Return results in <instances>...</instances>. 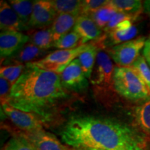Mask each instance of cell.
I'll return each mask as SVG.
<instances>
[{"mask_svg":"<svg viewBox=\"0 0 150 150\" xmlns=\"http://www.w3.org/2000/svg\"><path fill=\"white\" fill-rule=\"evenodd\" d=\"M69 147L98 150H147V138L136 127L112 118L74 115L60 133Z\"/></svg>","mask_w":150,"mask_h":150,"instance_id":"6da1fadb","label":"cell"},{"mask_svg":"<svg viewBox=\"0 0 150 150\" xmlns=\"http://www.w3.org/2000/svg\"><path fill=\"white\" fill-rule=\"evenodd\" d=\"M60 74L26 64L21 76L11 88L7 100L12 107L31 112L46 123L70 97Z\"/></svg>","mask_w":150,"mask_h":150,"instance_id":"7a4b0ae2","label":"cell"},{"mask_svg":"<svg viewBox=\"0 0 150 150\" xmlns=\"http://www.w3.org/2000/svg\"><path fill=\"white\" fill-rule=\"evenodd\" d=\"M112 88L120 95L132 102H140L150 96L147 86L131 67H115Z\"/></svg>","mask_w":150,"mask_h":150,"instance_id":"3957f363","label":"cell"},{"mask_svg":"<svg viewBox=\"0 0 150 150\" xmlns=\"http://www.w3.org/2000/svg\"><path fill=\"white\" fill-rule=\"evenodd\" d=\"M93 45L94 43H87L72 50H58L50 52L42 59L27 64L61 74L74 59Z\"/></svg>","mask_w":150,"mask_h":150,"instance_id":"277c9868","label":"cell"},{"mask_svg":"<svg viewBox=\"0 0 150 150\" xmlns=\"http://www.w3.org/2000/svg\"><path fill=\"white\" fill-rule=\"evenodd\" d=\"M147 40L146 37H138L127 42L106 48L111 59L120 67H131L140 56Z\"/></svg>","mask_w":150,"mask_h":150,"instance_id":"5b68a950","label":"cell"},{"mask_svg":"<svg viewBox=\"0 0 150 150\" xmlns=\"http://www.w3.org/2000/svg\"><path fill=\"white\" fill-rule=\"evenodd\" d=\"M115 67L107 52L99 50L94 67L91 83L99 89H109L112 87V76Z\"/></svg>","mask_w":150,"mask_h":150,"instance_id":"8992f818","label":"cell"},{"mask_svg":"<svg viewBox=\"0 0 150 150\" xmlns=\"http://www.w3.org/2000/svg\"><path fill=\"white\" fill-rule=\"evenodd\" d=\"M1 108L11 122L23 132H31L43 129L45 123L34 114L17 109L7 103L1 104Z\"/></svg>","mask_w":150,"mask_h":150,"instance_id":"52a82bcc","label":"cell"},{"mask_svg":"<svg viewBox=\"0 0 150 150\" xmlns=\"http://www.w3.org/2000/svg\"><path fill=\"white\" fill-rule=\"evenodd\" d=\"M58 16L49 0L33 1V12L28 27L30 29H41L52 25Z\"/></svg>","mask_w":150,"mask_h":150,"instance_id":"ba28073f","label":"cell"},{"mask_svg":"<svg viewBox=\"0 0 150 150\" xmlns=\"http://www.w3.org/2000/svg\"><path fill=\"white\" fill-rule=\"evenodd\" d=\"M60 76L63 86L68 91L83 92L88 87V81L84 75L78 59H74Z\"/></svg>","mask_w":150,"mask_h":150,"instance_id":"9c48e42d","label":"cell"},{"mask_svg":"<svg viewBox=\"0 0 150 150\" xmlns=\"http://www.w3.org/2000/svg\"><path fill=\"white\" fill-rule=\"evenodd\" d=\"M19 134L27 138L37 150H70V147L62 143L55 135L44 129Z\"/></svg>","mask_w":150,"mask_h":150,"instance_id":"30bf717a","label":"cell"},{"mask_svg":"<svg viewBox=\"0 0 150 150\" xmlns=\"http://www.w3.org/2000/svg\"><path fill=\"white\" fill-rule=\"evenodd\" d=\"M29 41L27 34L20 31H1L0 56L1 59H7L13 56Z\"/></svg>","mask_w":150,"mask_h":150,"instance_id":"8fae6325","label":"cell"},{"mask_svg":"<svg viewBox=\"0 0 150 150\" xmlns=\"http://www.w3.org/2000/svg\"><path fill=\"white\" fill-rule=\"evenodd\" d=\"M0 29L1 31H20L29 30L24 25L10 4L6 1L0 3Z\"/></svg>","mask_w":150,"mask_h":150,"instance_id":"7c38bea8","label":"cell"},{"mask_svg":"<svg viewBox=\"0 0 150 150\" xmlns=\"http://www.w3.org/2000/svg\"><path fill=\"white\" fill-rule=\"evenodd\" d=\"M47 54L48 51L43 50L29 42L13 56L6 59L4 65H26L36 61L38 59H42L43 56Z\"/></svg>","mask_w":150,"mask_h":150,"instance_id":"4fadbf2b","label":"cell"},{"mask_svg":"<svg viewBox=\"0 0 150 150\" xmlns=\"http://www.w3.org/2000/svg\"><path fill=\"white\" fill-rule=\"evenodd\" d=\"M73 30L81 38V45L87 44L89 41H97L102 36V29L89 16L85 15L79 16Z\"/></svg>","mask_w":150,"mask_h":150,"instance_id":"5bb4252c","label":"cell"},{"mask_svg":"<svg viewBox=\"0 0 150 150\" xmlns=\"http://www.w3.org/2000/svg\"><path fill=\"white\" fill-rule=\"evenodd\" d=\"M132 113L136 128L146 137H150V96L134 106Z\"/></svg>","mask_w":150,"mask_h":150,"instance_id":"9a60e30c","label":"cell"},{"mask_svg":"<svg viewBox=\"0 0 150 150\" xmlns=\"http://www.w3.org/2000/svg\"><path fill=\"white\" fill-rule=\"evenodd\" d=\"M78 18L79 16L65 13L59 14L56 16L51 26L55 42L63 35L70 32V30H73Z\"/></svg>","mask_w":150,"mask_h":150,"instance_id":"2e32d148","label":"cell"},{"mask_svg":"<svg viewBox=\"0 0 150 150\" xmlns=\"http://www.w3.org/2000/svg\"><path fill=\"white\" fill-rule=\"evenodd\" d=\"M29 42L43 50H47L53 47L55 40L52 33L51 27L41 29H35L28 32Z\"/></svg>","mask_w":150,"mask_h":150,"instance_id":"e0dca14e","label":"cell"},{"mask_svg":"<svg viewBox=\"0 0 150 150\" xmlns=\"http://www.w3.org/2000/svg\"><path fill=\"white\" fill-rule=\"evenodd\" d=\"M108 6L117 12L138 17L143 10V3L140 0H109Z\"/></svg>","mask_w":150,"mask_h":150,"instance_id":"ac0fdd59","label":"cell"},{"mask_svg":"<svg viewBox=\"0 0 150 150\" xmlns=\"http://www.w3.org/2000/svg\"><path fill=\"white\" fill-rule=\"evenodd\" d=\"M100 48L97 45L94 43L93 47L86 50L79 56L77 59L79 60L84 75L87 79H91L94 67L96 63L97 56Z\"/></svg>","mask_w":150,"mask_h":150,"instance_id":"d6986e66","label":"cell"},{"mask_svg":"<svg viewBox=\"0 0 150 150\" xmlns=\"http://www.w3.org/2000/svg\"><path fill=\"white\" fill-rule=\"evenodd\" d=\"M57 14H72L75 16L81 15L82 1L77 0H51Z\"/></svg>","mask_w":150,"mask_h":150,"instance_id":"ffe728a7","label":"cell"},{"mask_svg":"<svg viewBox=\"0 0 150 150\" xmlns=\"http://www.w3.org/2000/svg\"><path fill=\"white\" fill-rule=\"evenodd\" d=\"M8 3L16 11L24 25L28 27V24L33 12V1L27 0H11Z\"/></svg>","mask_w":150,"mask_h":150,"instance_id":"44dd1931","label":"cell"},{"mask_svg":"<svg viewBox=\"0 0 150 150\" xmlns=\"http://www.w3.org/2000/svg\"><path fill=\"white\" fill-rule=\"evenodd\" d=\"M117 11L110 6L106 5L98 10L90 13L89 16L101 29H104Z\"/></svg>","mask_w":150,"mask_h":150,"instance_id":"7402d4cb","label":"cell"},{"mask_svg":"<svg viewBox=\"0 0 150 150\" xmlns=\"http://www.w3.org/2000/svg\"><path fill=\"white\" fill-rule=\"evenodd\" d=\"M81 45V38L72 30L54 42V47L58 50H72Z\"/></svg>","mask_w":150,"mask_h":150,"instance_id":"603a6c76","label":"cell"},{"mask_svg":"<svg viewBox=\"0 0 150 150\" xmlns=\"http://www.w3.org/2000/svg\"><path fill=\"white\" fill-rule=\"evenodd\" d=\"M139 75L150 94V67L142 55H140L131 66Z\"/></svg>","mask_w":150,"mask_h":150,"instance_id":"cb8c5ba5","label":"cell"},{"mask_svg":"<svg viewBox=\"0 0 150 150\" xmlns=\"http://www.w3.org/2000/svg\"><path fill=\"white\" fill-rule=\"evenodd\" d=\"M3 150H37L34 146L20 134L15 135L7 142Z\"/></svg>","mask_w":150,"mask_h":150,"instance_id":"d4e9b609","label":"cell"},{"mask_svg":"<svg viewBox=\"0 0 150 150\" xmlns=\"http://www.w3.org/2000/svg\"><path fill=\"white\" fill-rule=\"evenodd\" d=\"M109 0H84L82 1L81 15L87 16L90 13L97 11L108 5Z\"/></svg>","mask_w":150,"mask_h":150,"instance_id":"484cf974","label":"cell"},{"mask_svg":"<svg viewBox=\"0 0 150 150\" xmlns=\"http://www.w3.org/2000/svg\"><path fill=\"white\" fill-rule=\"evenodd\" d=\"M138 17L130 16V15L124 13L117 12L115 16H113V18H112V20L106 26V27L103 29V31L104 32L108 33L114 29H115L118 26V24H120L121 22L125 21V20H133V21H135V20L138 19Z\"/></svg>","mask_w":150,"mask_h":150,"instance_id":"4316f807","label":"cell"},{"mask_svg":"<svg viewBox=\"0 0 150 150\" xmlns=\"http://www.w3.org/2000/svg\"><path fill=\"white\" fill-rule=\"evenodd\" d=\"M12 86L6 79L0 76V97L1 104L6 103L10 95Z\"/></svg>","mask_w":150,"mask_h":150,"instance_id":"83f0119b","label":"cell"},{"mask_svg":"<svg viewBox=\"0 0 150 150\" xmlns=\"http://www.w3.org/2000/svg\"><path fill=\"white\" fill-rule=\"evenodd\" d=\"M16 65H3L0 69V76L7 79L14 70Z\"/></svg>","mask_w":150,"mask_h":150,"instance_id":"f1b7e54d","label":"cell"},{"mask_svg":"<svg viewBox=\"0 0 150 150\" xmlns=\"http://www.w3.org/2000/svg\"><path fill=\"white\" fill-rule=\"evenodd\" d=\"M142 56L145 58L147 64L150 67V35L147 38L145 47L142 50Z\"/></svg>","mask_w":150,"mask_h":150,"instance_id":"f546056e","label":"cell"},{"mask_svg":"<svg viewBox=\"0 0 150 150\" xmlns=\"http://www.w3.org/2000/svg\"><path fill=\"white\" fill-rule=\"evenodd\" d=\"M143 10L150 19V0H147L143 2Z\"/></svg>","mask_w":150,"mask_h":150,"instance_id":"4dcf8cb0","label":"cell"},{"mask_svg":"<svg viewBox=\"0 0 150 150\" xmlns=\"http://www.w3.org/2000/svg\"><path fill=\"white\" fill-rule=\"evenodd\" d=\"M70 150H98V149H91V148H86V147H78V148L70 147Z\"/></svg>","mask_w":150,"mask_h":150,"instance_id":"1f68e13d","label":"cell"}]
</instances>
